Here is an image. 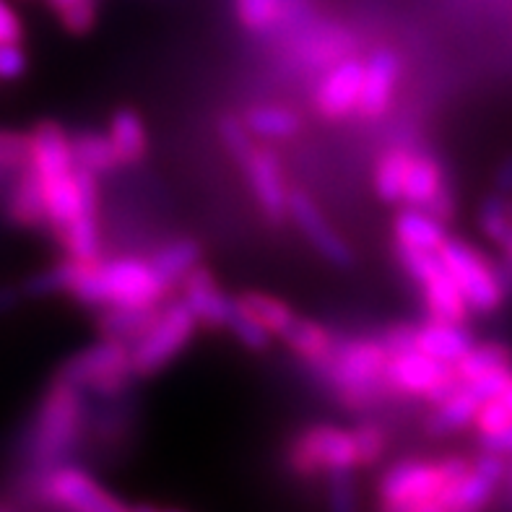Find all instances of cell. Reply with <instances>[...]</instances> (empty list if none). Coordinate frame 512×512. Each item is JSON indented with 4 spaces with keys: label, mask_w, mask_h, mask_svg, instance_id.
Segmentation results:
<instances>
[{
    "label": "cell",
    "mask_w": 512,
    "mask_h": 512,
    "mask_svg": "<svg viewBox=\"0 0 512 512\" xmlns=\"http://www.w3.org/2000/svg\"><path fill=\"white\" fill-rule=\"evenodd\" d=\"M494 190L505 198H512V156L502 159L497 172H494Z\"/></svg>",
    "instance_id": "obj_46"
},
{
    "label": "cell",
    "mask_w": 512,
    "mask_h": 512,
    "mask_svg": "<svg viewBox=\"0 0 512 512\" xmlns=\"http://www.w3.org/2000/svg\"><path fill=\"white\" fill-rule=\"evenodd\" d=\"M437 253H440L442 263L455 279L461 294L466 297L471 312L489 315V312L500 310L502 302H505V292H502L500 281H497L492 260L484 258L468 242L450 237V234Z\"/></svg>",
    "instance_id": "obj_7"
},
{
    "label": "cell",
    "mask_w": 512,
    "mask_h": 512,
    "mask_svg": "<svg viewBox=\"0 0 512 512\" xmlns=\"http://www.w3.org/2000/svg\"><path fill=\"white\" fill-rule=\"evenodd\" d=\"M453 372L450 364H442L424 354L419 346L388 354V380L396 396L427 398L445 377Z\"/></svg>",
    "instance_id": "obj_12"
},
{
    "label": "cell",
    "mask_w": 512,
    "mask_h": 512,
    "mask_svg": "<svg viewBox=\"0 0 512 512\" xmlns=\"http://www.w3.org/2000/svg\"><path fill=\"white\" fill-rule=\"evenodd\" d=\"M476 411H479V401L461 385L453 396L432 406V414L427 416L424 429L432 437H448L453 432L471 427L476 422Z\"/></svg>",
    "instance_id": "obj_26"
},
{
    "label": "cell",
    "mask_w": 512,
    "mask_h": 512,
    "mask_svg": "<svg viewBox=\"0 0 512 512\" xmlns=\"http://www.w3.org/2000/svg\"><path fill=\"white\" fill-rule=\"evenodd\" d=\"M289 219L302 232V237L315 247V253L323 255L328 263L338 268H349L354 263V250H351L349 242L338 234L331 221L325 219L323 208L312 201L305 190L289 193Z\"/></svg>",
    "instance_id": "obj_10"
},
{
    "label": "cell",
    "mask_w": 512,
    "mask_h": 512,
    "mask_svg": "<svg viewBox=\"0 0 512 512\" xmlns=\"http://www.w3.org/2000/svg\"><path fill=\"white\" fill-rule=\"evenodd\" d=\"M279 338L289 346L292 354H297L310 367L323 362L331 354L333 344H336V338L331 336V331L325 325L315 323L310 318H302V315H294V320L286 325V331Z\"/></svg>",
    "instance_id": "obj_23"
},
{
    "label": "cell",
    "mask_w": 512,
    "mask_h": 512,
    "mask_svg": "<svg viewBox=\"0 0 512 512\" xmlns=\"http://www.w3.org/2000/svg\"><path fill=\"white\" fill-rule=\"evenodd\" d=\"M242 120L258 141H284V138L297 136L302 130V117L289 107H279V104L253 107L242 115Z\"/></svg>",
    "instance_id": "obj_27"
},
{
    "label": "cell",
    "mask_w": 512,
    "mask_h": 512,
    "mask_svg": "<svg viewBox=\"0 0 512 512\" xmlns=\"http://www.w3.org/2000/svg\"><path fill=\"white\" fill-rule=\"evenodd\" d=\"M507 208H510V216H512V198H507Z\"/></svg>",
    "instance_id": "obj_51"
},
{
    "label": "cell",
    "mask_w": 512,
    "mask_h": 512,
    "mask_svg": "<svg viewBox=\"0 0 512 512\" xmlns=\"http://www.w3.org/2000/svg\"><path fill=\"white\" fill-rule=\"evenodd\" d=\"M37 494L60 512H133L99 484L89 471L60 463L37 476Z\"/></svg>",
    "instance_id": "obj_8"
},
{
    "label": "cell",
    "mask_w": 512,
    "mask_h": 512,
    "mask_svg": "<svg viewBox=\"0 0 512 512\" xmlns=\"http://www.w3.org/2000/svg\"><path fill=\"white\" fill-rule=\"evenodd\" d=\"M76 271L78 260L65 255L60 263H52L45 271L32 273V276L24 281V286H21V292L29 299H45L55 297V294H68L71 292L73 279H76Z\"/></svg>",
    "instance_id": "obj_31"
},
{
    "label": "cell",
    "mask_w": 512,
    "mask_h": 512,
    "mask_svg": "<svg viewBox=\"0 0 512 512\" xmlns=\"http://www.w3.org/2000/svg\"><path fill=\"white\" fill-rule=\"evenodd\" d=\"M325 481H328V507H331V512H359L354 471H331V474H325Z\"/></svg>",
    "instance_id": "obj_39"
},
{
    "label": "cell",
    "mask_w": 512,
    "mask_h": 512,
    "mask_svg": "<svg viewBox=\"0 0 512 512\" xmlns=\"http://www.w3.org/2000/svg\"><path fill=\"white\" fill-rule=\"evenodd\" d=\"M86 424H89L86 393L55 375L39 403L32 432L26 437V461L34 468V474L39 476L60 463H68V458L76 453L78 442L84 440Z\"/></svg>",
    "instance_id": "obj_3"
},
{
    "label": "cell",
    "mask_w": 512,
    "mask_h": 512,
    "mask_svg": "<svg viewBox=\"0 0 512 512\" xmlns=\"http://www.w3.org/2000/svg\"><path fill=\"white\" fill-rule=\"evenodd\" d=\"M29 68L26 52L21 42H6L0 45V81H16Z\"/></svg>",
    "instance_id": "obj_43"
},
{
    "label": "cell",
    "mask_w": 512,
    "mask_h": 512,
    "mask_svg": "<svg viewBox=\"0 0 512 512\" xmlns=\"http://www.w3.org/2000/svg\"><path fill=\"white\" fill-rule=\"evenodd\" d=\"M180 299L190 307L198 325H203L208 331H224L234 297L224 294V289H221L216 276L208 268H193L182 279Z\"/></svg>",
    "instance_id": "obj_14"
},
{
    "label": "cell",
    "mask_w": 512,
    "mask_h": 512,
    "mask_svg": "<svg viewBox=\"0 0 512 512\" xmlns=\"http://www.w3.org/2000/svg\"><path fill=\"white\" fill-rule=\"evenodd\" d=\"M242 172H245L247 182H250L253 198L260 206V211H263V216L271 224H284L289 219V193L292 190H286L279 154L258 143L253 154L242 162Z\"/></svg>",
    "instance_id": "obj_11"
},
{
    "label": "cell",
    "mask_w": 512,
    "mask_h": 512,
    "mask_svg": "<svg viewBox=\"0 0 512 512\" xmlns=\"http://www.w3.org/2000/svg\"><path fill=\"white\" fill-rule=\"evenodd\" d=\"M500 367H512V351L505 344H474V349L468 351L466 357L458 364H453L455 375L461 377V383H468L479 375H487Z\"/></svg>",
    "instance_id": "obj_32"
},
{
    "label": "cell",
    "mask_w": 512,
    "mask_h": 512,
    "mask_svg": "<svg viewBox=\"0 0 512 512\" xmlns=\"http://www.w3.org/2000/svg\"><path fill=\"white\" fill-rule=\"evenodd\" d=\"M494 245L500 247V250H502V255H507V258L512 260V224H510V227H507V232L502 234L500 240L494 242Z\"/></svg>",
    "instance_id": "obj_48"
},
{
    "label": "cell",
    "mask_w": 512,
    "mask_h": 512,
    "mask_svg": "<svg viewBox=\"0 0 512 512\" xmlns=\"http://www.w3.org/2000/svg\"><path fill=\"white\" fill-rule=\"evenodd\" d=\"M512 383V367H500V370H492L487 375H479L474 380L463 383V388L471 393V396L481 403L494 401V398H502V393L507 390V385Z\"/></svg>",
    "instance_id": "obj_40"
},
{
    "label": "cell",
    "mask_w": 512,
    "mask_h": 512,
    "mask_svg": "<svg viewBox=\"0 0 512 512\" xmlns=\"http://www.w3.org/2000/svg\"><path fill=\"white\" fill-rule=\"evenodd\" d=\"M29 138V167L37 175V180H52V177L68 175L76 169L73 159L71 133L63 125L45 120V123L34 125Z\"/></svg>",
    "instance_id": "obj_15"
},
{
    "label": "cell",
    "mask_w": 512,
    "mask_h": 512,
    "mask_svg": "<svg viewBox=\"0 0 512 512\" xmlns=\"http://www.w3.org/2000/svg\"><path fill=\"white\" fill-rule=\"evenodd\" d=\"M393 237H396V245L437 253L442 242L448 240V227H445V221L435 219V216L422 211V208L406 206L393 219Z\"/></svg>",
    "instance_id": "obj_20"
},
{
    "label": "cell",
    "mask_w": 512,
    "mask_h": 512,
    "mask_svg": "<svg viewBox=\"0 0 512 512\" xmlns=\"http://www.w3.org/2000/svg\"><path fill=\"white\" fill-rule=\"evenodd\" d=\"M71 146L76 167L89 169L94 175H110V172L123 167L110 136H102V133H94V130H81V133L71 136Z\"/></svg>",
    "instance_id": "obj_28"
},
{
    "label": "cell",
    "mask_w": 512,
    "mask_h": 512,
    "mask_svg": "<svg viewBox=\"0 0 512 512\" xmlns=\"http://www.w3.org/2000/svg\"><path fill=\"white\" fill-rule=\"evenodd\" d=\"M29 162V138L0 130V172H19Z\"/></svg>",
    "instance_id": "obj_41"
},
{
    "label": "cell",
    "mask_w": 512,
    "mask_h": 512,
    "mask_svg": "<svg viewBox=\"0 0 512 512\" xmlns=\"http://www.w3.org/2000/svg\"><path fill=\"white\" fill-rule=\"evenodd\" d=\"M281 3L284 0H234V13L247 32L260 34L279 21Z\"/></svg>",
    "instance_id": "obj_35"
},
{
    "label": "cell",
    "mask_w": 512,
    "mask_h": 512,
    "mask_svg": "<svg viewBox=\"0 0 512 512\" xmlns=\"http://www.w3.org/2000/svg\"><path fill=\"white\" fill-rule=\"evenodd\" d=\"M0 512H3V510H0Z\"/></svg>",
    "instance_id": "obj_52"
},
{
    "label": "cell",
    "mask_w": 512,
    "mask_h": 512,
    "mask_svg": "<svg viewBox=\"0 0 512 512\" xmlns=\"http://www.w3.org/2000/svg\"><path fill=\"white\" fill-rule=\"evenodd\" d=\"M448 484V474L440 461L424 458H403L385 468L383 479L377 484V502L380 505H409L437 497Z\"/></svg>",
    "instance_id": "obj_9"
},
{
    "label": "cell",
    "mask_w": 512,
    "mask_h": 512,
    "mask_svg": "<svg viewBox=\"0 0 512 512\" xmlns=\"http://www.w3.org/2000/svg\"><path fill=\"white\" fill-rule=\"evenodd\" d=\"M312 370L323 377V383L346 409H370L396 396L388 380V349L380 338L336 341L331 354Z\"/></svg>",
    "instance_id": "obj_2"
},
{
    "label": "cell",
    "mask_w": 512,
    "mask_h": 512,
    "mask_svg": "<svg viewBox=\"0 0 512 512\" xmlns=\"http://www.w3.org/2000/svg\"><path fill=\"white\" fill-rule=\"evenodd\" d=\"M65 32L86 34L94 29L99 16V0H47Z\"/></svg>",
    "instance_id": "obj_33"
},
{
    "label": "cell",
    "mask_w": 512,
    "mask_h": 512,
    "mask_svg": "<svg viewBox=\"0 0 512 512\" xmlns=\"http://www.w3.org/2000/svg\"><path fill=\"white\" fill-rule=\"evenodd\" d=\"M224 328H227V331L234 336V341H237L240 346H245L247 351L260 354V351L271 349V341H273L271 333H268L260 323H255V320L250 318L240 305H237V302H232V310H229V318Z\"/></svg>",
    "instance_id": "obj_34"
},
{
    "label": "cell",
    "mask_w": 512,
    "mask_h": 512,
    "mask_svg": "<svg viewBox=\"0 0 512 512\" xmlns=\"http://www.w3.org/2000/svg\"><path fill=\"white\" fill-rule=\"evenodd\" d=\"M201 258H203V250L201 245L190 237H180V240H172L167 245H162L151 255V266L156 268V273L162 276L164 284L177 292L182 284V279L188 276L193 268L201 266Z\"/></svg>",
    "instance_id": "obj_24"
},
{
    "label": "cell",
    "mask_w": 512,
    "mask_h": 512,
    "mask_svg": "<svg viewBox=\"0 0 512 512\" xmlns=\"http://www.w3.org/2000/svg\"><path fill=\"white\" fill-rule=\"evenodd\" d=\"M474 424L479 429V435H494V432L512 427V411L507 409V403L502 398H494V401L481 403Z\"/></svg>",
    "instance_id": "obj_42"
},
{
    "label": "cell",
    "mask_w": 512,
    "mask_h": 512,
    "mask_svg": "<svg viewBox=\"0 0 512 512\" xmlns=\"http://www.w3.org/2000/svg\"><path fill=\"white\" fill-rule=\"evenodd\" d=\"M164 305L154 307H99L97 333L99 338H112V341H123L133 346L143 333L149 331L159 310Z\"/></svg>",
    "instance_id": "obj_21"
},
{
    "label": "cell",
    "mask_w": 512,
    "mask_h": 512,
    "mask_svg": "<svg viewBox=\"0 0 512 512\" xmlns=\"http://www.w3.org/2000/svg\"><path fill=\"white\" fill-rule=\"evenodd\" d=\"M419 289H422L429 318L450 320V323H466L471 307H468L466 297L461 294V289H458L455 279L450 276L448 268H445L442 258L435 266V271L419 281Z\"/></svg>",
    "instance_id": "obj_18"
},
{
    "label": "cell",
    "mask_w": 512,
    "mask_h": 512,
    "mask_svg": "<svg viewBox=\"0 0 512 512\" xmlns=\"http://www.w3.org/2000/svg\"><path fill=\"white\" fill-rule=\"evenodd\" d=\"M234 302L242 307V310L266 328L273 338H279L286 331V325L294 320V307L286 305L284 299L273 297L266 292H242L234 297Z\"/></svg>",
    "instance_id": "obj_29"
},
{
    "label": "cell",
    "mask_w": 512,
    "mask_h": 512,
    "mask_svg": "<svg viewBox=\"0 0 512 512\" xmlns=\"http://www.w3.org/2000/svg\"><path fill=\"white\" fill-rule=\"evenodd\" d=\"M172 294L164 279L143 258L78 260L68 297L86 307H154Z\"/></svg>",
    "instance_id": "obj_1"
},
{
    "label": "cell",
    "mask_w": 512,
    "mask_h": 512,
    "mask_svg": "<svg viewBox=\"0 0 512 512\" xmlns=\"http://www.w3.org/2000/svg\"><path fill=\"white\" fill-rule=\"evenodd\" d=\"M110 141L115 146L117 156L123 167L138 164L149 151V133H146V123L136 110L130 107H120L110 120Z\"/></svg>",
    "instance_id": "obj_25"
},
{
    "label": "cell",
    "mask_w": 512,
    "mask_h": 512,
    "mask_svg": "<svg viewBox=\"0 0 512 512\" xmlns=\"http://www.w3.org/2000/svg\"><path fill=\"white\" fill-rule=\"evenodd\" d=\"M219 138L224 143L227 154L232 156L234 162L240 164L245 162L247 156L253 154V149L258 146V138L247 130L245 120L240 115H224L219 120Z\"/></svg>",
    "instance_id": "obj_36"
},
{
    "label": "cell",
    "mask_w": 512,
    "mask_h": 512,
    "mask_svg": "<svg viewBox=\"0 0 512 512\" xmlns=\"http://www.w3.org/2000/svg\"><path fill=\"white\" fill-rule=\"evenodd\" d=\"M133 512H172V510H159V507L154 505H138V507H130Z\"/></svg>",
    "instance_id": "obj_49"
},
{
    "label": "cell",
    "mask_w": 512,
    "mask_h": 512,
    "mask_svg": "<svg viewBox=\"0 0 512 512\" xmlns=\"http://www.w3.org/2000/svg\"><path fill=\"white\" fill-rule=\"evenodd\" d=\"M198 328L201 325L182 299H172V302L167 299L154 323L149 325V331L130 346V362L138 380L167 370L169 364L188 349Z\"/></svg>",
    "instance_id": "obj_5"
},
{
    "label": "cell",
    "mask_w": 512,
    "mask_h": 512,
    "mask_svg": "<svg viewBox=\"0 0 512 512\" xmlns=\"http://www.w3.org/2000/svg\"><path fill=\"white\" fill-rule=\"evenodd\" d=\"M6 216L11 224L21 229H39L47 227L45 221V201H42V188H39L37 175L29 164L16 172V182L8 190L6 198Z\"/></svg>",
    "instance_id": "obj_19"
},
{
    "label": "cell",
    "mask_w": 512,
    "mask_h": 512,
    "mask_svg": "<svg viewBox=\"0 0 512 512\" xmlns=\"http://www.w3.org/2000/svg\"><path fill=\"white\" fill-rule=\"evenodd\" d=\"M512 224L510 208H507V198L500 193L489 195L487 201L481 203L479 211V227L484 232L489 242H497L502 234L507 232V227Z\"/></svg>",
    "instance_id": "obj_38"
},
{
    "label": "cell",
    "mask_w": 512,
    "mask_h": 512,
    "mask_svg": "<svg viewBox=\"0 0 512 512\" xmlns=\"http://www.w3.org/2000/svg\"><path fill=\"white\" fill-rule=\"evenodd\" d=\"M286 461L297 476L318 479L331 471H357V448L351 429L315 424L299 432L286 450Z\"/></svg>",
    "instance_id": "obj_6"
},
{
    "label": "cell",
    "mask_w": 512,
    "mask_h": 512,
    "mask_svg": "<svg viewBox=\"0 0 512 512\" xmlns=\"http://www.w3.org/2000/svg\"><path fill=\"white\" fill-rule=\"evenodd\" d=\"M58 375L86 396L120 398L138 380L130 362V346L112 338H99L94 344L76 351L58 370Z\"/></svg>",
    "instance_id": "obj_4"
},
{
    "label": "cell",
    "mask_w": 512,
    "mask_h": 512,
    "mask_svg": "<svg viewBox=\"0 0 512 512\" xmlns=\"http://www.w3.org/2000/svg\"><path fill=\"white\" fill-rule=\"evenodd\" d=\"M474 336L466 323H450V320H432L416 325V346L442 364H458L468 351L474 349Z\"/></svg>",
    "instance_id": "obj_17"
},
{
    "label": "cell",
    "mask_w": 512,
    "mask_h": 512,
    "mask_svg": "<svg viewBox=\"0 0 512 512\" xmlns=\"http://www.w3.org/2000/svg\"><path fill=\"white\" fill-rule=\"evenodd\" d=\"M502 401H505V403H507V409L512 411V383L507 385V390H505V393H502Z\"/></svg>",
    "instance_id": "obj_50"
},
{
    "label": "cell",
    "mask_w": 512,
    "mask_h": 512,
    "mask_svg": "<svg viewBox=\"0 0 512 512\" xmlns=\"http://www.w3.org/2000/svg\"><path fill=\"white\" fill-rule=\"evenodd\" d=\"M21 39H24V24L19 11L11 6V0H0V45L21 42Z\"/></svg>",
    "instance_id": "obj_44"
},
{
    "label": "cell",
    "mask_w": 512,
    "mask_h": 512,
    "mask_svg": "<svg viewBox=\"0 0 512 512\" xmlns=\"http://www.w3.org/2000/svg\"><path fill=\"white\" fill-rule=\"evenodd\" d=\"M479 445L484 453L510 455L512 453V427L494 432V435H479Z\"/></svg>",
    "instance_id": "obj_45"
},
{
    "label": "cell",
    "mask_w": 512,
    "mask_h": 512,
    "mask_svg": "<svg viewBox=\"0 0 512 512\" xmlns=\"http://www.w3.org/2000/svg\"><path fill=\"white\" fill-rule=\"evenodd\" d=\"M21 297H24L21 286H0V315L11 312L13 307L19 305Z\"/></svg>",
    "instance_id": "obj_47"
},
{
    "label": "cell",
    "mask_w": 512,
    "mask_h": 512,
    "mask_svg": "<svg viewBox=\"0 0 512 512\" xmlns=\"http://www.w3.org/2000/svg\"><path fill=\"white\" fill-rule=\"evenodd\" d=\"M351 437H354V448H357V463L359 468H370L375 463H380L388 453V435H385L383 427L377 424H357L351 429Z\"/></svg>",
    "instance_id": "obj_37"
},
{
    "label": "cell",
    "mask_w": 512,
    "mask_h": 512,
    "mask_svg": "<svg viewBox=\"0 0 512 512\" xmlns=\"http://www.w3.org/2000/svg\"><path fill=\"white\" fill-rule=\"evenodd\" d=\"M364 60L344 58L331 65L315 91V110L325 120H344L351 112H357L359 94H362Z\"/></svg>",
    "instance_id": "obj_13"
},
{
    "label": "cell",
    "mask_w": 512,
    "mask_h": 512,
    "mask_svg": "<svg viewBox=\"0 0 512 512\" xmlns=\"http://www.w3.org/2000/svg\"><path fill=\"white\" fill-rule=\"evenodd\" d=\"M411 151L406 149H390L377 159L375 167V193L380 201L385 203H401L403 182H406V172L411 164Z\"/></svg>",
    "instance_id": "obj_30"
},
{
    "label": "cell",
    "mask_w": 512,
    "mask_h": 512,
    "mask_svg": "<svg viewBox=\"0 0 512 512\" xmlns=\"http://www.w3.org/2000/svg\"><path fill=\"white\" fill-rule=\"evenodd\" d=\"M398 78H401V60L393 50L383 47L364 60V78H362V94H359L357 115L380 117L388 112L393 94H396Z\"/></svg>",
    "instance_id": "obj_16"
},
{
    "label": "cell",
    "mask_w": 512,
    "mask_h": 512,
    "mask_svg": "<svg viewBox=\"0 0 512 512\" xmlns=\"http://www.w3.org/2000/svg\"><path fill=\"white\" fill-rule=\"evenodd\" d=\"M448 188L445 180V169L437 162L435 156L429 154H414L411 156L409 172H406V182H403L401 203L411 208H424L437 193Z\"/></svg>",
    "instance_id": "obj_22"
}]
</instances>
